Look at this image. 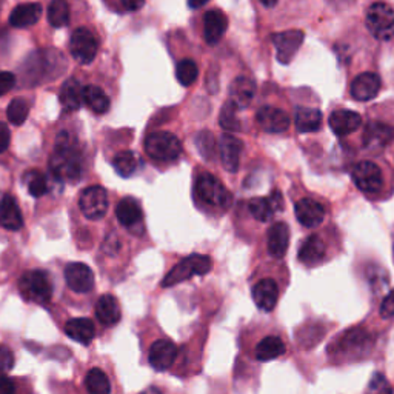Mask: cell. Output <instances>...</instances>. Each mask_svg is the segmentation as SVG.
<instances>
[{"label":"cell","instance_id":"7402d4cb","mask_svg":"<svg viewBox=\"0 0 394 394\" xmlns=\"http://www.w3.org/2000/svg\"><path fill=\"white\" fill-rule=\"evenodd\" d=\"M0 227L11 231H19L23 227L21 208L13 196H4L0 201Z\"/></svg>","mask_w":394,"mask_h":394},{"label":"cell","instance_id":"d590c367","mask_svg":"<svg viewBox=\"0 0 394 394\" xmlns=\"http://www.w3.org/2000/svg\"><path fill=\"white\" fill-rule=\"evenodd\" d=\"M48 22L55 28H64L69 22V5L64 0H55L48 6Z\"/></svg>","mask_w":394,"mask_h":394},{"label":"cell","instance_id":"30bf717a","mask_svg":"<svg viewBox=\"0 0 394 394\" xmlns=\"http://www.w3.org/2000/svg\"><path fill=\"white\" fill-rule=\"evenodd\" d=\"M303 42V33L299 30H290L273 34V43L277 50V59L281 64H290L296 52Z\"/></svg>","mask_w":394,"mask_h":394},{"label":"cell","instance_id":"7dc6e473","mask_svg":"<svg viewBox=\"0 0 394 394\" xmlns=\"http://www.w3.org/2000/svg\"><path fill=\"white\" fill-rule=\"evenodd\" d=\"M10 128L6 127L5 122H0V154L5 153L8 147H10Z\"/></svg>","mask_w":394,"mask_h":394},{"label":"cell","instance_id":"b9f144b4","mask_svg":"<svg viewBox=\"0 0 394 394\" xmlns=\"http://www.w3.org/2000/svg\"><path fill=\"white\" fill-rule=\"evenodd\" d=\"M365 394H393V387L382 373H374Z\"/></svg>","mask_w":394,"mask_h":394},{"label":"cell","instance_id":"d6986e66","mask_svg":"<svg viewBox=\"0 0 394 394\" xmlns=\"http://www.w3.org/2000/svg\"><path fill=\"white\" fill-rule=\"evenodd\" d=\"M253 299L257 308L262 311H271L277 299H279V286L273 279H262L259 281L253 288Z\"/></svg>","mask_w":394,"mask_h":394},{"label":"cell","instance_id":"d4e9b609","mask_svg":"<svg viewBox=\"0 0 394 394\" xmlns=\"http://www.w3.org/2000/svg\"><path fill=\"white\" fill-rule=\"evenodd\" d=\"M96 317L105 327H113L118 324V322L120 320V307L114 296L106 294V296H102V298L97 300Z\"/></svg>","mask_w":394,"mask_h":394},{"label":"cell","instance_id":"484cf974","mask_svg":"<svg viewBox=\"0 0 394 394\" xmlns=\"http://www.w3.org/2000/svg\"><path fill=\"white\" fill-rule=\"evenodd\" d=\"M60 103L67 111H77L84 105V86L76 79H68L60 88Z\"/></svg>","mask_w":394,"mask_h":394},{"label":"cell","instance_id":"e575fe53","mask_svg":"<svg viewBox=\"0 0 394 394\" xmlns=\"http://www.w3.org/2000/svg\"><path fill=\"white\" fill-rule=\"evenodd\" d=\"M249 213L253 214V218L259 222H270L274 216L276 208L270 201V197H254L248 203Z\"/></svg>","mask_w":394,"mask_h":394},{"label":"cell","instance_id":"f546056e","mask_svg":"<svg viewBox=\"0 0 394 394\" xmlns=\"http://www.w3.org/2000/svg\"><path fill=\"white\" fill-rule=\"evenodd\" d=\"M116 218H118L123 227L136 225L142 219L140 205L133 197H125V199L118 203V207H116Z\"/></svg>","mask_w":394,"mask_h":394},{"label":"cell","instance_id":"277c9868","mask_svg":"<svg viewBox=\"0 0 394 394\" xmlns=\"http://www.w3.org/2000/svg\"><path fill=\"white\" fill-rule=\"evenodd\" d=\"M213 262L208 256L203 254H191L185 257L182 262H179L171 271H169L162 281V286H174L184 281L191 279L194 276H203L210 273Z\"/></svg>","mask_w":394,"mask_h":394},{"label":"cell","instance_id":"2e32d148","mask_svg":"<svg viewBox=\"0 0 394 394\" xmlns=\"http://www.w3.org/2000/svg\"><path fill=\"white\" fill-rule=\"evenodd\" d=\"M228 28V17L220 10H211L203 17V38L210 45H216Z\"/></svg>","mask_w":394,"mask_h":394},{"label":"cell","instance_id":"cb8c5ba5","mask_svg":"<svg viewBox=\"0 0 394 394\" xmlns=\"http://www.w3.org/2000/svg\"><path fill=\"white\" fill-rule=\"evenodd\" d=\"M42 6L39 4H22L17 5L11 16L10 23L14 28H30L40 19Z\"/></svg>","mask_w":394,"mask_h":394},{"label":"cell","instance_id":"ab89813d","mask_svg":"<svg viewBox=\"0 0 394 394\" xmlns=\"http://www.w3.org/2000/svg\"><path fill=\"white\" fill-rule=\"evenodd\" d=\"M28 113H30V106L23 98H14L6 108L8 120H10V123L13 125H22L26 120V118H28Z\"/></svg>","mask_w":394,"mask_h":394},{"label":"cell","instance_id":"52a82bcc","mask_svg":"<svg viewBox=\"0 0 394 394\" xmlns=\"http://www.w3.org/2000/svg\"><path fill=\"white\" fill-rule=\"evenodd\" d=\"M98 43L96 35L86 28H77L69 39V51L79 64L88 65L96 59Z\"/></svg>","mask_w":394,"mask_h":394},{"label":"cell","instance_id":"ba28073f","mask_svg":"<svg viewBox=\"0 0 394 394\" xmlns=\"http://www.w3.org/2000/svg\"><path fill=\"white\" fill-rule=\"evenodd\" d=\"M79 207L82 210L84 216L97 220L102 219L106 210H108V194L102 186H88L80 193Z\"/></svg>","mask_w":394,"mask_h":394},{"label":"cell","instance_id":"1f68e13d","mask_svg":"<svg viewBox=\"0 0 394 394\" xmlns=\"http://www.w3.org/2000/svg\"><path fill=\"white\" fill-rule=\"evenodd\" d=\"M366 345H368V336L364 331H350L340 340V353L356 357L368 348Z\"/></svg>","mask_w":394,"mask_h":394},{"label":"cell","instance_id":"836d02e7","mask_svg":"<svg viewBox=\"0 0 394 394\" xmlns=\"http://www.w3.org/2000/svg\"><path fill=\"white\" fill-rule=\"evenodd\" d=\"M85 385L89 394H110L111 393V383L108 376L105 374L101 368H93L89 370L86 378H85Z\"/></svg>","mask_w":394,"mask_h":394},{"label":"cell","instance_id":"ee69618b","mask_svg":"<svg viewBox=\"0 0 394 394\" xmlns=\"http://www.w3.org/2000/svg\"><path fill=\"white\" fill-rule=\"evenodd\" d=\"M14 366V354L10 348L0 345V373H8Z\"/></svg>","mask_w":394,"mask_h":394},{"label":"cell","instance_id":"60d3db41","mask_svg":"<svg viewBox=\"0 0 394 394\" xmlns=\"http://www.w3.org/2000/svg\"><path fill=\"white\" fill-rule=\"evenodd\" d=\"M236 106L232 105L231 102H227L223 105V108L220 111V127L227 131H239L240 130V122L237 119V114H236Z\"/></svg>","mask_w":394,"mask_h":394},{"label":"cell","instance_id":"f907efd6","mask_svg":"<svg viewBox=\"0 0 394 394\" xmlns=\"http://www.w3.org/2000/svg\"><path fill=\"white\" fill-rule=\"evenodd\" d=\"M143 5H145L143 0H122V6L127 11H136V10H139V8H142Z\"/></svg>","mask_w":394,"mask_h":394},{"label":"cell","instance_id":"681fc988","mask_svg":"<svg viewBox=\"0 0 394 394\" xmlns=\"http://www.w3.org/2000/svg\"><path fill=\"white\" fill-rule=\"evenodd\" d=\"M270 201H271V203H273V207L276 208V211H282L283 210V197H282V194H281V191H277V190H274L270 196Z\"/></svg>","mask_w":394,"mask_h":394},{"label":"cell","instance_id":"bcb514c9","mask_svg":"<svg viewBox=\"0 0 394 394\" xmlns=\"http://www.w3.org/2000/svg\"><path fill=\"white\" fill-rule=\"evenodd\" d=\"M381 316L383 319L394 317V290L381 303Z\"/></svg>","mask_w":394,"mask_h":394},{"label":"cell","instance_id":"4dcf8cb0","mask_svg":"<svg viewBox=\"0 0 394 394\" xmlns=\"http://www.w3.org/2000/svg\"><path fill=\"white\" fill-rule=\"evenodd\" d=\"M84 103L97 114H103L110 110V98L101 88L94 85L84 86Z\"/></svg>","mask_w":394,"mask_h":394},{"label":"cell","instance_id":"4fadbf2b","mask_svg":"<svg viewBox=\"0 0 394 394\" xmlns=\"http://www.w3.org/2000/svg\"><path fill=\"white\" fill-rule=\"evenodd\" d=\"M256 120L266 133H283L290 127L288 114L274 106H262L256 114Z\"/></svg>","mask_w":394,"mask_h":394},{"label":"cell","instance_id":"d6a6232c","mask_svg":"<svg viewBox=\"0 0 394 394\" xmlns=\"http://www.w3.org/2000/svg\"><path fill=\"white\" fill-rule=\"evenodd\" d=\"M393 137V131L382 123H371L366 127L364 134V142L366 148L371 147H383Z\"/></svg>","mask_w":394,"mask_h":394},{"label":"cell","instance_id":"ac0fdd59","mask_svg":"<svg viewBox=\"0 0 394 394\" xmlns=\"http://www.w3.org/2000/svg\"><path fill=\"white\" fill-rule=\"evenodd\" d=\"M242 148H244V143H242L237 137L230 136V134L222 136L220 147H219L220 159H222L223 168H225L228 173H237Z\"/></svg>","mask_w":394,"mask_h":394},{"label":"cell","instance_id":"ffe728a7","mask_svg":"<svg viewBox=\"0 0 394 394\" xmlns=\"http://www.w3.org/2000/svg\"><path fill=\"white\" fill-rule=\"evenodd\" d=\"M362 118L350 110H337L330 116V128L337 136H348L361 127Z\"/></svg>","mask_w":394,"mask_h":394},{"label":"cell","instance_id":"e0dca14e","mask_svg":"<svg viewBox=\"0 0 394 394\" xmlns=\"http://www.w3.org/2000/svg\"><path fill=\"white\" fill-rule=\"evenodd\" d=\"M290 245V227L285 222H276L268 230V253L274 259H282Z\"/></svg>","mask_w":394,"mask_h":394},{"label":"cell","instance_id":"74e56055","mask_svg":"<svg viewBox=\"0 0 394 394\" xmlns=\"http://www.w3.org/2000/svg\"><path fill=\"white\" fill-rule=\"evenodd\" d=\"M113 165L122 177H130L137 169V157L131 151H122L114 157Z\"/></svg>","mask_w":394,"mask_h":394},{"label":"cell","instance_id":"db71d44e","mask_svg":"<svg viewBox=\"0 0 394 394\" xmlns=\"http://www.w3.org/2000/svg\"><path fill=\"white\" fill-rule=\"evenodd\" d=\"M262 5H265V6H274L276 2H262Z\"/></svg>","mask_w":394,"mask_h":394},{"label":"cell","instance_id":"9c48e42d","mask_svg":"<svg viewBox=\"0 0 394 394\" xmlns=\"http://www.w3.org/2000/svg\"><path fill=\"white\" fill-rule=\"evenodd\" d=\"M351 177L356 186L366 194L381 191L383 184L381 168L374 162H370V160H364V162L354 165L351 169Z\"/></svg>","mask_w":394,"mask_h":394},{"label":"cell","instance_id":"816d5d0a","mask_svg":"<svg viewBox=\"0 0 394 394\" xmlns=\"http://www.w3.org/2000/svg\"><path fill=\"white\" fill-rule=\"evenodd\" d=\"M139 394H164V393H162V390L157 388V387H148L147 390H143Z\"/></svg>","mask_w":394,"mask_h":394},{"label":"cell","instance_id":"603a6c76","mask_svg":"<svg viewBox=\"0 0 394 394\" xmlns=\"http://www.w3.org/2000/svg\"><path fill=\"white\" fill-rule=\"evenodd\" d=\"M65 333L69 339H73L74 342L88 345L89 342H93V339L96 336V328L91 319L77 317L67 322Z\"/></svg>","mask_w":394,"mask_h":394},{"label":"cell","instance_id":"4316f807","mask_svg":"<svg viewBox=\"0 0 394 394\" xmlns=\"http://www.w3.org/2000/svg\"><path fill=\"white\" fill-rule=\"evenodd\" d=\"M325 244L317 235H313L303 240L299 249V261L305 265H316L325 257Z\"/></svg>","mask_w":394,"mask_h":394},{"label":"cell","instance_id":"f5cc1de1","mask_svg":"<svg viewBox=\"0 0 394 394\" xmlns=\"http://www.w3.org/2000/svg\"><path fill=\"white\" fill-rule=\"evenodd\" d=\"M205 4H207V2H205V0H203V2H193V0H191V2L188 4V6H190V8H199V6H203Z\"/></svg>","mask_w":394,"mask_h":394},{"label":"cell","instance_id":"7a4b0ae2","mask_svg":"<svg viewBox=\"0 0 394 394\" xmlns=\"http://www.w3.org/2000/svg\"><path fill=\"white\" fill-rule=\"evenodd\" d=\"M365 25L374 39L391 40L394 38V10L388 4H373L366 11Z\"/></svg>","mask_w":394,"mask_h":394},{"label":"cell","instance_id":"f1b7e54d","mask_svg":"<svg viewBox=\"0 0 394 394\" xmlns=\"http://www.w3.org/2000/svg\"><path fill=\"white\" fill-rule=\"evenodd\" d=\"M296 128L300 133H315L322 125V113L316 108H307V106H299L294 113Z\"/></svg>","mask_w":394,"mask_h":394},{"label":"cell","instance_id":"7bdbcfd3","mask_svg":"<svg viewBox=\"0 0 394 394\" xmlns=\"http://www.w3.org/2000/svg\"><path fill=\"white\" fill-rule=\"evenodd\" d=\"M197 147H199L201 154L203 157H213L214 154V148H216V142H214L211 133H201L199 137H197Z\"/></svg>","mask_w":394,"mask_h":394},{"label":"cell","instance_id":"5b68a950","mask_svg":"<svg viewBox=\"0 0 394 394\" xmlns=\"http://www.w3.org/2000/svg\"><path fill=\"white\" fill-rule=\"evenodd\" d=\"M194 194L201 202L211 205V207L227 208L231 203V194L219 179L210 173H203L196 181Z\"/></svg>","mask_w":394,"mask_h":394},{"label":"cell","instance_id":"8fae6325","mask_svg":"<svg viewBox=\"0 0 394 394\" xmlns=\"http://www.w3.org/2000/svg\"><path fill=\"white\" fill-rule=\"evenodd\" d=\"M65 281L73 291L88 293L94 286V274L88 265L73 262L68 264L65 268Z\"/></svg>","mask_w":394,"mask_h":394},{"label":"cell","instance_id":"f35d334b","mask_svg":"<svg viewBox=\"0 0 394 394\" xmlns=\"http://www.w3.org/2000/svg\"><path fill=\"white\" fill-rule=\"evenodd\" d=\"M197 74H199V69H197V65L191 59H184L176 67V79L184 86L193 85L196 82Z\"/></svg>","mask_w":394,"mask_h":394},{"label":"cell","instance_id":"7c38bea8","mask_svg":"<svg viewBox=\"0 0 394 394\" xmlns=\"http://www.w3.org/2000/svg\"><path fill=\"white\" fill-rule=\"evenodd\" d=\"M177 357V347L168 339H160L151 345L148 361L156 371H165L171 366Z\"/></svg>","mask_w":394,"mask_h":394},{"label":"cell","instance_id":"44dd1931","mask_svg":"<svg viewBox=\"0 0 394 394\" xmlns=\"http://www.w3.org/2000/svg\"><path fill=\"white\" fill-rule=\"evenodd\" d=\"M256 93V84L249 77L240 76L235 79V82L231 84L230 88V102L236 106V108H245L252 103Z\"/></svg>","mask_w":394,"mask_h":394},{"label":"cell","instance_id":"6da1fadb","mask_svg":"<svg viewBox=\"0 0 394 394\" xmlns=\"http://www.w3.org/2000/svg\"><path fill=\"white\" fill-rule=\"evenodd\" d=\"M50 169L59 181H74L84 173V157L76 140L68 133H60L50 159Z\"/></svg>","mask_w":394,"mask_h":394},{"label":"cell","instance_id":"c3c4849f","mask_svg":"<svg viewBox=\"0 0 394 394\" xmlns=\"http://www.w3.org/2000/svg\"><path fill=\"white\" fill-rule=\"evenodd\" d=\"M0 394H16L14 382L6 376H0Z\"/></svg>","mask_w":394,"mask_h":394},{"label":"cell","instance_id":"5bb4252c","mask_svg":"<svg viewBox=\"0 0 394 394\" xmlns=\"http://www.w3.org/2000/svg\"><path fill=\"white\" fill-rule=\"evenodd\" d=\"M294 213L298 220L307 228H315L325 219V208L313 199H300L296 203Z\"/></svg>","mask_w":394,"mask_h":394},{"label":"cell","instance_id":"9a60e30c","mask_svg":"<svg viewBox=\"0 0 394 394\" xmlns=\"http://www.w3.org/2000/svg\"><path fill=\"white\" fill-rule=\"evenodd\" d=\"M350 91L356 101L368 102L379 94L381 79L378 74H374V73H362L353 80Z\"/></svg>","mask_w":394,"mask_h":394},{"label":"cell","instance_id":"f6af8a7d","mask_svg":"<svg viewBox=\"0 0 394 394\" xmlns=\"http://www.w3.org/2000/svg\"><path fill=\"white\" fill-rule=\"evenodd\" d=\"M16 85V77L10 71H0V96L10 93Z\"/></svg>","mask_w":394,"mask_h":394},{"label":"cell","instance_id":"8d00e7d4","mask_svg":"<svg viewBox=\"0 0 394 394\" xmlns=\"http://www.w3.org/2000/svg\"><path fill=\"white\" fill-rule=\"evenodd\" d=\"M25 185L26 190H28V193L33 197H42L50 190L47 176L38 171V169H33V171H28L25 174Z\"/></svg>","mask_w":394,"mask_h":394},{"label":"cell","instance_id":"83f0119b","mask_svg":"<svg viewBox=\"0 0 394 394\" xmlns=\"http://www.w3.org/2000/svg\"><path fill=\"white\" fill-rule=\"evenodd\" d=\"M286 350L283 340L277 336H268L262 339L256 347V359L261 362H268L281 357Z\"/></svg>","mask_w":394,"mask_h":394},{"label":"cell","instance_id":"3957f363","mask_svg":"<svg viewBox=\"0 0 394 394\" xmlns=\"http://www.w3.org/2000/svg\"><path fill=\"white\" fill-rule=\"evenodd\" d=\"M147 154L159 162H171L182 153V143L173 133L156 131L145 140Z\"/></svg>","mask_w":394,"mask_h":394},{"label":"cell","instance_id":"8992f818","mask_svg":"<svg viewBox=\"0 0 394 394\" xmlns=\"http://www.w3.org/2000/svg\"><path fill=\"white\" fill-rule=\"evenodd\" d=\"M19 290L26 300L35 303H48L52 296V283L47 271L34 270L25 273L19 281Z\"/></svg>","mask_w":394,"mask_h":394}]
</instances>
